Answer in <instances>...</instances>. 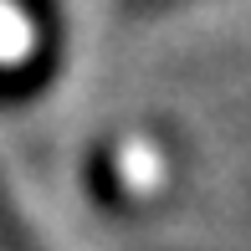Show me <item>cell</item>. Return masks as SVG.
<instances>
[{
  "mask_svg": "<svg viewBox=\"0 0 251 251\" xmlns=\"http://www.w3.org/2000/svg\"><path fill=\"white\" fill-rule=\"evenodd\" d=\"M128 5H159V0H128Z\"/></svg>",
  "mask_w": 251,
  "mask_h": 251,
  "instance_id": "6da1fadb",
  "label": "cell"
}]
</instances>
